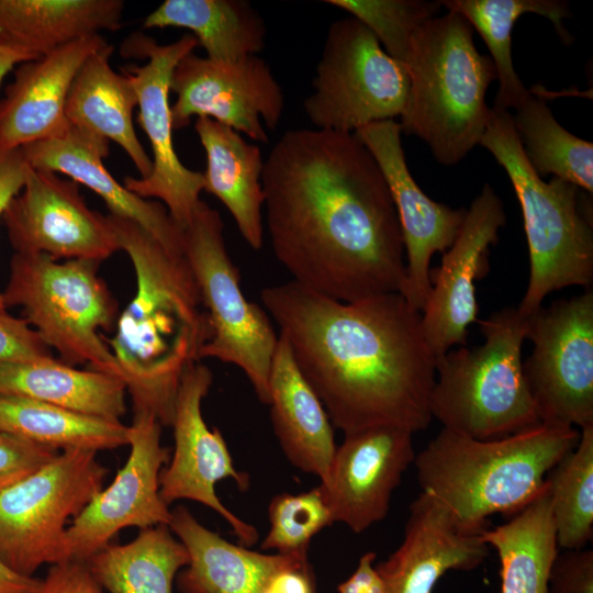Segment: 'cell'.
<instances>
[{
    "instance_id": "7",
    "label": "cell",
    "mask_w": 593,
    "mask_h": 593,
    "mask_svg": "<svg viewBox=\"0 0 593 593\" xmlns=\"http://www.w3.org/2000/svg\"><path fill=\"white\" fill-rule=\"evenodd\" d=\"M478 323L481 345L451 348L436 358L433 419L475 439L505 437L539 424L523 370L528 316L507 306Z\"/></svg>"
},
{
    "instance_id": "24",
    "label": "cell",
    "mask_w": 593,
    "mask_h": 593,
    "mask_svg": "<svg viewBox=\"0 0 593 593\" xmlns=\"http://www.w3.org/2000/svg\"><path fill=\"white\" fill-rule=\"evenodd\" d=\"M169 528L189 555L187 569L178 577L181 593H260L279 572L309 564L307 556L260 553L234 545L182 505L171 511Z\"/></svg>"
},
{
    "instance_id": "34",
    "label": "cell",
    "mask_w": 593,
    "mask_h": 593,
    "mask_svg": "<svg viewBox=\"0 0 593 593\" xmlns=\"http://www.w3.org/2000/svg\"><path fill=\"white\" fill-rule=\"evenodd\" d=\"M0 429L55 449L92 451L128 445V426L42 401L0 394Z\"/></svg>"
},
{
    "instance_id": "48",
    "label": "cell",
    "mask_w": 593,
    "mask_h": 593,
    "mask_svg": "<svg viewBox=\"0 0 593 593\" xmlns=\"http://www.w3.org/2000/svg\"><path fill=\"white\" fill-rule=\"evenodd\" d=\"M313 593H315V592H313Z\"/></svg>"
},
{
    "instance_id": "2",
    "label": "cell",
    "mask_w": 593,
    "mask_h": 593,
    "mask_svg": "<svg viewBox=\"0 0 593 593\" xmlns=\"http://www.w3.org/2000/svg\"><path fill=\"white\" fill-rule=\"evenodd\" d=\"M261 302L344 435L428 427L436 358L421 312L401 293L343 302L291 280L262 289Z\"/></svg>"
},
{
    "instance_id": "36",
    "label": "cell",
    "mask_w": 593,
    "mask_h": 593,
    "mask_svg": "<svg viewBox=\"0 0 593 593\" xmlns=\"http://www.w3.org/2000/svg\"><path fill=\"white\" fill-rule=\"evenodd\" d=\"M557 545L585 548L593 536V425L580 429L575 447L547 473Z\"/></svg>"
},
{
    "instance_id": "43",
    "label": "cell",
    "mask_w": 593,
    "mask_h": 593,
    "mask_svg": "<svg viewBox=\"0 0 593 593\" xmlns=\"http://www.w3.org/2000/svg\"><path fill=\"white\" fill-rule=\"evenodd\" d=\"M29 164L21 149L0 150V217L10 201L22 189L27 174ZM0 311H7L0 293Z\"/></svg>"
},
{
    "instance_id": "12",
    "label": "cell",
    "mask_w": 593,
    "mask_h": 593,
    "mask_svg": "<svg viewBox=\"0 0 593 593\" xmlns=\"http://www.w3.org/2000/svg\"><path fill=\"white\" fill-rule=\"evenodd\" d=\"M526 339L533 350L523 370L540 422L593 425V292L538 307Z\"/></svg>"
},
{
    "instance_id": "15",
    "label": "cell",
    "mask_w": 593,
    "mask_h": 593,
    "mask_svg": "<svg viewBox=\"0 0 593 593\" xmlns=\"http://www.w3.org/2000/svg\"><path fill=\"white\" fill-rule=\"evenodd\" d=\"M163 425L149 412L134 411L128 426V459L111 484L72 519L66 532L67 561L86 562L126 527L168 525L171 510L160 496L159 478L169 460L160 443Z\"/></svg>"
},
{
    "instance_id": "44",
    "label": "cell",
    "mask_w": 593,
    "mask_h": 593,
    "mask_svg": "<svg viewBox=\"0 0 593 593\" xmlns=\"http://www.w3.org/2000/svg\"><path fill=\"white\" fill-rule=\"evenodd\" d=\"M376 557L373 551L363 553L355 572L338 585V593H385L383 580L373 566Z\"/></svg>"
},
{
    "instance_id": "35",
    "label": "cell",
    "mask_w": 593,
    "mask_h": 593,
    "mask_svg": "<svg viewBox=\"0 0 593 593\" xmlns=\"http://www.w3.org/2000/svg\"><path fill=\"white\" fill-rule=\"evenodd\" d=\"M514 110V128L534 171L541 178L553 175L592 194L593 144L562 127L546 101L532 92Z\"/></svg>"
},
{
    "instance_id": "18",
    "label": "cell",
    "mask_w": 593,
    "mask_h": 593,
    "mask_svg": "<svg viewBox=\"0 0 593 593\" xmlns=\"http://www.w3.org/2000/svg\"><path fill=\"white\" fill-rule=\"evenodd\" d=\"M506 223L503 203L485 183L467 209L461 230L429 271L430 292L422 311V328L435 358L466 345L469 326L478 322L477 280L489 270L488 254Z\"/></svg>"
},
{
    "instance_id": "3",
    "label": "cell",
    "mask_w": 593,
    "mask_h": 593,
    "mask_svg": "<svg viewBox=\"0 0 593 593\" xmlns=\"http://www.w3.org/2000/svg\"><path fill=\"white\" fill-rule=\"evenodd\" d=\"M121 250L133 265L136 292L102 339L114 356L133 411L152 413L171 426L186 370L201 360L211 329L184 254L167 250L138 223L107 215Z\"/></svg>"
},
{
    "instance_id": "9",
    "label": "cell",
    "mask_w": 593,
    "mask_h": 593,
    "mask_svg": "<svg viewBox=\"0 0 593 593\" xmlns=\"http://www.w3.org/2000/svg\"><path fill=\"white\" fill-rule=\"evenodd\" d=\"M223 230L220 213L201 201L181 231L182 250L211 329V338L200 357L237 366L259 401L268 404L269 374L279 336L269 315L244 296L239 271L227 253Z\"/></svg>"
},
{
    "instance_id": "11",
    "label": "cell",
    "mask_w": 593,
    "mask_h": 593,
    "mask_svg": "<svg viewBox=\"0 0 593 593\" xmlns=\"http://www.w3.org/2000/svg\"><path fill=\"white\" fill-rule=\"evenodd\" d=\"M312 87L303 111L315 128L354 133L400 116L410 79L373 33L349 16L331 23Z\"/></svg>"
},
{
    "instance_id": "13",
    "label": "cell",
    "mask_w": 593,
    "mask_h": 593,
    "mask_svg": "<svg viewBox=\"0 0 593 593\" xmlns=\"http://www.w3.org/2000/svg\"><path fill=\"white\" fill-rule=\"evenodd\" d=\"M198 41L184 34L171 44L159 45L144 33L125 40L122 53L126 57L147 58L142 66L122 68L137 94V122L145 132L153 152V169L146 178L125 177L123 186L143 199L164 202L170 217L182 231L202 201L203 172L187 168L178 158L172 141V119L169 103L170 79L178 61L194 51Z\"/></svg>"
},
{
    "instance_id": "29",
    "label": "cell",
    "mask_w": 593,
    "mask_h": 593,
    "mask_svg": "<svg viewBox=\"0 0 593 593\" xmlns=\"http://www.w3.org/2000/svg\"><path fill=\"white\" fill-rule=\"evenodd\" d=\"M126 387L116 376L77 369L53 357L0 363V394L29 398L81 414L120 421Z\"/></svg>"
},
{
    "instance_id": "16",
    "label": "cell",
    "mask_w": 593,
    "mask_h": 593,
    "mask_svg": "<svg viewBox=\"0 0 593 593\" xmlns=\"http://www.w3.org/2000/svg\"><path fill=\"white\" fill-rule=\"evenodd\" d=\"M213 382L211 370L200 361L182 376L171 423L175 449L171 461L159 478L160 496L170 505L178 500L201 503L225 519L242 545L258 540L256 528L233 514L220 500L215 486L232 478L240 491L249 485V475L236 470L220 429H210L202 415V400Z\"/></svg>"
},
{
    "instance_id": "19",
    "label": "cell",
    "mask_w": 593,
    "mask_h": 593,
    "mask_svg": "<svg viewBox=\"0 0 593 593\" xmlns=\"http://www.w3.org/2000/svg\"><path fill=\"white\" fill-rule=\"evenodd\" d=\"M378 163L388 183L402 232L406 281L402 295L421 313L430 292V260L457 238L467 209L432 200L411 175L395 120L370 123L354 132Z\"/></svg>"
},
{
    "instance_id": "32",
    "label": "cell",
    "mask_w": 593,
    "mask_h": 593,
    "mask_svg": "<svg viewBox=\"0 0 593 593\" xmlns=\"http://www.w3.org/2000/svg\"><path fill=\"white\" fill-rule=\"evenodd\" d=\"M482 537L497 552L501 593H548L558 545L547 483L507 523L489 527Z\"/></svg>"
},
{
    "instance_id": "26",
    "label": "cell",
    "mask_w": 593,
    "mask_h": 593,
    "mask_svg": "<svg viewBox=\"0 0 593 593\" xmlns=\"http://www.w3.org/2000/svg\"><path fill=\"white\" fill-rule=\"evenodd\" d=\"M113 46L107 43L82 64L69 89L65 114L70 125L120 145L146 178L152 158L136 136L133 110L138 104L136 91L125 74L110 65Z\"/></svg>"
},
{
    "instance_id": "21",
    "label": "cell",
    "mask_w": 593,
    "mask_h": 593,
    "mask_svg": "<svg viewBox=\"0 0 593 593\" xmlns=\"http://www.w3.org/2000/svg\"><path fill=\"white\" fill-rule=\"evenodd\" d=\"M482 534L463 527L439 501L421 492L410 505L402 542L376 567L385 593H432L446 572L478 568L489 555Z\"/></svg>"
},
{
    "instance_id": "4",
    "label": "cell",
    "mask_w": 593,
    "mask_h": 593,
    "mask_svg": "<svg viewBox=\"0 0 593 593\" xmlns=\"http://www.w3.org/2000/svg\"><path fill=\"white\" fill-rule=\"evenodd\" d=\"M579 438L574 427L544 422L493 439L441 428L415 456L417 480L463 527L484 532L491 515L513 516L534 501Z\"/></svg>"
},
{
    "instance_id": "14",
    "label": "cell",
    "mask_w": 593,
    "mask_h": 593,
    "mask_svg": "<svg viewBox=\"0 0 593 593\" xmlns=\"http://www.w3.org/2000/svg\"><path fill=\"white\" fill-rule=\"evenodd\" d=\"M170 91L177 96L174 130L187 127L194 115L210 118L266 144L265 126L276 130L284 111L282 88L259 55L223 61L191 52L176 65Z\"/></svg>"
},
{
    "instance_id": "25",
    "label": "cell",
    "mask_w": 593,
    "mask_h": 593,
    "mask_svg": "<svg viewBox=\"0 0 593 593\" xmlns=\"http://www.w3.org/2000/svg\"><path fill=\"white\" fill-rule=\"evenodd\" d=\"M270 417L292 466L324 482L336 450L334 426L279 335L269 374Z\"/></svg>"
},
{
    "instance_id": "20",
    "label": "cell",
    "mask_w": 593,
    "mask_h": 593,
    "mask_svg": "<svg viewBox=\"0 0 593 593\" xmlns=\"http://www.w3.org/2000/svg\"><path fill=\"white\" fill-rule=\"evenodd\" d=\"M413 433L377 426L345 434L318 485L333 522L362 533L385 518L393 491L414 462Z\"/></svg>"
},
{
    "instance_id": "30",
    "label": "cell",
    "mask_w": 593,
    "mask_h": 593,
    "mask_svg": "<svg viewBox=\"0 0 593 593\" xmlns=\"http://www.w3.org/2000/svg\"><path fill=\"white\" fill-rule=\"evenodd\" d=\"M182 27L192 32L206 57L233 61L258 55L267 27L246 0H166L144 20V27Z\"/></svg>"
},
{
    "instance_id": "5",
    "label": "cell",
    "mask_w": 593,
    "mask_h": 593,
    "mask_svg": "<svg viewBox=\"0 0 593 593\" xmlns=\"http://www.w3.org/2000/svg\"><path fill=\"white\" fill-rule=\"evenodd\" d=\"M403 67L410 89L402 132L424 141L439 164L460 163L485 131L486 90L496 79L491 58L473 43L472 26L454 11L427 20L414 32Z\"/></svg>"
},
{
    "instance_id": "45",
    "label": "cell",
    "mask_w": 593,
    "mask_h": 593,
    "mask_svg": "<svg viewBox=\"0 0 593 593\" xmlns=\"http://www.w3.org/2000/svg\"><path fill=\"white\" fill-rule=\"evenodd\" d=\"M315 582L309 564L276 574L260 593H313Z\"/></svg>"
},
{
    "instance_id": "17",
    "label": "cell",
    "mask_w": 593,
    "mask_h": 593,
    "mask_svg": "<svg viewBox=\"0 0 593 593\" xmlns=\"http://www.w3.org/2000/svg\"><path fill=\"white\" fill-rule=\"evenodd\" d=\"M2 217L15 253L101 262L120 250L108 217L87 205L77 182L52 171L29 166Z\"/></svg>"
},
{
    "instance_id": "22",
    "label": "cell",
    "mask_w": 593,
    "mask_h": 593,
    "mask_svg": "<svg viewBox=\"0 0 593 593\" xmlns=\"http://www.w3.org/2000/svg\"><path fill=\"white\" fill-rule=\"evenodd\" d=\"M108 41L85 37L34 60L23 63L0 101V150L64 134L70 123L65 114L71 83L85 60Z\"/></svg>"
},
{
    "instance_id": "8",
    "label": "cell",
    "mask_w": 593,
    "mask_h": 593,
    "mask_svg": "<svg viewBox=\"0 0 593 593\" xmlns=\"http://www.w3.org/2000/svg\"><path fill=\"white\" fill-rule=\"evenodd\" d=\"M99 265L91 259L60 262L45 254L15 253L1 296L5 309H23L24 320L60 361L118 377L114 356L100 333L113 329L118 303L98 275Z\"/></svg>"
},
{
    "instance_id": "6",
    "label": "cell",
    "mask_w": 593,
    "mask_h": 593,
    "mask_svg": "<svg viewBox=\"0 0 593 593\" xmlns=\"http://www.w3.org/2000/svg\"><path fill=\"white\" fill-rule=\"evenodd\" d=\"M479 145L505 170L523 213L529 278L518 311L528 316L550 292L591 284L593 224L589 193L556 177L546 182L534 171L510 111L490 108Z\"/></svg>"
},
{
    "instance_id": "31",
    "label": "cell",
    "mask_w": 593,
    "mask_h": 593,
    "mask_svg": "<svg viewBox=\"0 0 593 593\" xmlns=\"http://www.w3.org/2000/svg\"><path fill=\"white\" fill-rule=\"evenodd\" d=\"M448 11L462 15L486 44L499 79L494 108L510 111L530 93L514 69L512 31L516 20L526 13L547 18L561 41L570 45L572 35L563 19L571 15L567 1L561 0H444Z\"/></svg>"
},
{
    "instance_id": "40",
    "label": "cell",
    "mask_w": 593,
    "mask_h": 593,
    "mask_svg": "<svg viewBox=\"0 0 593 593\" xmlns=\"http://www.w3.org/2000/svg\"><path fill=\"white\" fill-rule=\"evenodd\" d=\"M53 357L52 349L24 318L0 311V363Z\"/></svg>"
},
{
    "instance_id": "27",
    "label": "cell",
    "mask_w": 593,
    "mask_h": 593,
    "mask_svg": "<svg viewBox=\"0 0 593 593\" xmlns=\"http://www.w3.org/2000/svg\"><path fill=\"white\" fill-rule=\"evenodd\" d=\"M194 130L206 157L203 190L226 206L245 242L259 250L264 245L265 200L261 187L265 160L260 148L210 118H197Z\"/></svg>"
},
{
    "instance_id": "28",
    "label": "cell",
    "mask_w": 593,
    "mask_h": 593,
    "mask_svg": "<svg viewBox=\"0 0 593 593\" xmlns=\"http://www.w3.org/2000/svg\"><path fill=\"white\" fill-rule=\"evenodd\" d=\"M123 10L122 0H0V44L41 57L120 29Z\"/></svg>"
},
{
    "instance_id": "1",
    "label": "cell",
    "mask_w": 593,
    "mask_h": 593,
    "mask_svg": "<svg viewBox=\"0 0 593 593\" xmlns=\"http://www.w3.org/2000/svg\"><path fill=\"white\" fill-rule=\"evenodd\" d=\"M261 187L271 247L292 281L343 302L402 294L398 213L355 133L286 131L265 159Z\"/></svg>"
},
{
    "instance_id": "38",
    "label": "cell",
    "mask_w": 593,
    "mask_h": 593,
    "mask_svg": "<svg viewBox=\"0 0 593 593\" xmlns=\"http://www.w3.org/2000/svg\"><path fill=\"white\" fill-rule=\"evenodd\" d=\"M270 528L261 549L307 556L312 538L333 518L320 485L298 494L280 493L268 507Z\"/></svg>"
},
{
    "instance_id": "39",
    "label": "cell",
    "mask_w": 593,
    "mask_h": 593,
    "mask_svg": "<svg viewBox=\"0 0 593 593\" xmlns=\"http://www.w3.org/2000/svg\"><path fill=\"white\" fill-rule=\"evenodd\" d=\"M58 452L0 429V492L48 463Z\"/></svg>"
},
{
    "instance_id": "23",
    "label": "cell",
    "mask_w": 593,
    "mask_h": 593,
    "mask_svg": "<svg viewBox=\"0 0 593 593\" xmlns=\"http://www.w3.org/2000/svg\"><path fill=\"white\" fill-rule=\"evenodd\" d=\"M30 167L60 172L96 192L110 214L125 217L147 230L169 251L183 254L182 232L164 204L143 199L110 174L103 158L109 141L70 125L61 135L20 148Z\"/></svg>"
},
{
    "instance_id": "41",
    "label": "cell",
    "mask_w": 593,
    "mask_h": 593,
    "mask_svg": "<svg viewBox=\"0 0 593 593\" xmlns=\"http://www.w3.org/2000/svg\"><path fill=\"white\" fill-rule=\"evenodd\" d=\"M548 593H593V551L582 548L557 552Z\"/></svg>"
},
{
    "instance_id": "47",
    "label": "cell",
    "mask_w": 593,
    "mask_h": 593,
    "mask_svg": "<svg viewBox=\"0 0 593 593\" xmlns=\"http://www.w3.org/2000/svg\"><path fill=\"white\" fill-rule=\"evenodd\" d=\"M38 57L25 51L0 44V83L4 76L15 66Z\"/></svg>"
},
{
    "instance_id": "37",
    "label": "cell",
    "mask_w": 593,
    "mask_h": 593,
    "mask_svg": "<svg viewBox=\"0 0 593 593\" xmlns=\"http://www.w3.org/2000/svg\"><path fill=\"white\" fill-rule=\"evenodd\" d=\"M362 22L385 53L402 66L414 32L440 11V1L427 0H326Z\"/></svg>"
},
{
    "instance_id": "46",
    "label": "cell",
    "mask_w": 593,
    "mask_h": 593,
    "mask_svg": "<svg viewBox=\"0 0 593 593\" xmlns=\"http://www.w3.org/2000/svg\"><path fill=\"white\" fill-rule=\"evenodd\" d=\"M40 582L41 579L14 572L0 560V593H35Z\"/></svg>"
},
{
    "instance_id": "10",
    "label": "cell",
    "mask_w": 593,
    "mask_h": 593,
    "mask_svg": "<svg viewBox=\"0 0 593 593\" xmlns=\"http://www.w3.org/2000/svg\"><path fill=\"white\" fill-rule=\"evenodd\" d=\"M96 451H59L48 463L0 492V560L33 577L66 562L67 523L102 490L107 469Z\"/></svg>"
},
{
    "instance_id": "42",
    "label": "cell",
    "mask_w": 593,
    "mask_h": 593,
    "mask_svg": "<svg viewBox=\"0 0 593 593\" xmlns=\"http://www.w3.org/2000/svg\"><path fill=\"white\" fill-rule=\"evenodd\" d=\"M35 593H107L86 562L66 561L53 564L41 579Z\"/></svg>"
},
{
    "instance_id": "33",
    "label": "cell",
    "mask_w": 593,
    "mask_h": 593,
    "mask_svg": "<svg viewBox=\"0 0 593 593\" xmlns=\"http://www.w3.org/2000/svg\"><path fill=\"white\" fill-rule=\"evenodd\" d=\"M168 525L142 529L124 545H108L86 563L107 593H172L178 571L189 563Z\"/></svg>"
}]
</instances>
